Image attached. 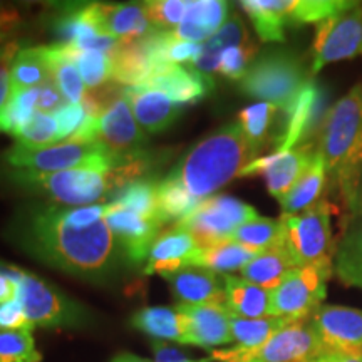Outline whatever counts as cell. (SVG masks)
Returning a JSON list of instances; mask_svg holds the SVG:
<instances>
[{
    "instance_id": "33",
    "label": "cell",
    "mask_w": 362,
    "mask_h": 362,
    "mask_svg": "<svg viewBox=\"0 0 362 362\" xmlns=\"http://www.w3.org/2000/svg\"><path fill=\"white\" fill-rule=\"evenodd\" d=\"M248 44L253 42L247 33V27L243 24L242 17L237 12H232L218 33L203 44V54L200 61L194 64V69L206 76L216 74L218 72L220 56L223 54V51L230 47H238V45Z\"/></svg>"
},
{
    "instance_id": "23",
    "label": "cell",
    "mask_w": 362,
    "mask_h": 362,
    "mask_svg": "<svg viewBox=\"0 0 362 362\" xmlns=\"http://www.w3.org/2000/svg\"><path fill=\"white\" fill-rule=\"evenodd\" d=\"M148 88L161 90L171 101L183 106V104L200 103L215 88L211 76L203 74L194 67H183L173 64L166 67L165 71L151 76L146 84Z\"/></svg>"
},
{
    "instance_id": "25",
    "label": "cell",
    "mask_w": 362,
    "mask_h": 362,
    "mask_svg": "<svg viewBox=\"0 0 362 362\" xmlns=\"http://www.w3.org/2000/svg\"><path fill=\"white\" fill-rule=\"evenodd\" d=\"M230 4L221 0H197L189 2L181 24L173 30V35L180 40L194 44H205L223 27L230 17Z\"/></svg>"
},
{
    "instance_id": "49",
    "label": "cell",
    "mask_w": 362,
    "mask_h": 362,
    "mask_svg": "<svg viewBox=\"0 0 362 362\" xmlns=\"http://www.w3.org/2000/svg\"><path fill=\"white\" fill-rule=\"evenodd\" d=\"M21 302L12 300L0 305V330H33Z\"/></svg>"
},
{
    "instance_id": "21",
    "label": "cell",
    "mask_w": 362,
    "mask_h": 362,
    "mask_svg": "<svg viewBox=\"0 0 362 362\" xmlns=\"http://www.w3.org/2000/svg\"><path fill=\"white\" fill-rule=\"evenodd\" d=\"M181 305L225 304V277L205 267H187L161 275Z\"/></svg>"
},
{
    "instance_id": "7",
    "label": "cell",
    "mask_w": 362,
    "mask_h": 362,
    "mask_svg": "<svg viewBox=\"0 0 362 362\" xmlns=\"http://www.w3.org/2000/svg\"><path fill=\"white\" fill-rule=\"evenodd\" d=\"M17 284V300L33 327L72 329L89 322V314L83 305L37 275L19 269Z\"/></svg>"
},
{
    "instance_id": "34",
    "label": "cell",
    "mask_w": 362,
    "mask_h": 362,
    "mask_svg": "<svg viewBox=\"0 0 362 362\" xmlns=\"http://www.w3.org/2000/svg\"><path fill=\"white\" fill-rule=\"evenodd\" d=\"M107 205L121 210L133 211L149 220H158V181L155 178H144L131 181L123 189H119L111 203ZM161 223V221H160Z\"/></svg>"
},
{
    "instance_id": "5",
    "label": "cell",
    "mask_w": 362,
    "mask_h": 362,
    "mask_svg": "<svg viewBox=\"0 0 362 362\" xmlns=\"http://www.w3.org/2000/svg\"><path fill=\"white\" fill-rule=\"evenodd\" d=\"M309 74L304 62L292 52L269 51L255 57L240 81V89L247 96L285 111L310 83Z\"/></svg>"
},
{
    "instance_id": "22",
    "label": "cell",
    "mask_w": 362,
    "mask_h": 362,
    "mask_svg": "<svg viewBox=\"0 0 362 362\" xmlns=\"http://www.w3.org/2000/svg\"><path fill=\"white\" fill-rule=\"evenodd\" d=\"M151 35L141 39H121L119 44L107 54L112 66V81L124 88L146 84L155 74Z\"/></svg>"
},
{
    "instance_id": "52",
    "label": "cell",
    "mask_w": 362,
    "mask_h": 362,
    "mask_svg": "<svg viewBox=\"0 0 362 362\" xmlns=\"http://www.w3.org/2000/svg\"><path fill=\"white\" fill-rule=\"evenodd\" d=\"M153 351H155V362H181L188 359L185 352L166 341H153Z\"/></svg>"
},
{
    "instance_id": "43",
    "label": "cell",
    "mask_w": 362,
    "mask_h": 362,
    "mask_svg": "<svg viewBox=\"0 0 362 362\" xmlns=\"http://www.w3.org/2000/svg\"><path fill=\"white\" fill-rule=\"evenodd\" d=\"M148 19L156 30H175L187 13L188 0H153L144 4Z\"/></svg>"
},
{
    "instance_id": "47",
    "label": "cell",
    "mask_w": 362,
    "mask_h": 362,
    "mask_svg": "<svg viewBox=\"0 0 362 362\" xmlns=\"http://www.w3.org/2000/svg\"><path fill=\"white\" fill-rule=\"evenodd\" d=\"M203 54V44H194L188 42V40H180L173 35V30L170 33L168 42H166L165 47V56L166 61L170 64H185V62H189V64H197L200 61Z\"/></svg>"
},
{
    "instance_id": "17",
    "label": "cell",
    "mask_w": 362,
    "mask_h": 362,
    "mask_svg": "<svg viewBox=\"0 0 362 362\" xmlns=\"http://www.w3.org/2000/svg\"><path fill=\"white\" fill-rule=\"evenodd\" d=\"M84 17L99 34L116 39H141L156 33L144 4H84Z\"/></svg>"
},
{
    "instance_id": "44",
    "label": "cell",
    "mask_w": 362,
    "mask_h": 362,
    "mask_svg": "<svg viewBox=\"0 0 362 362\" xmlns=\"http://www.w3.org/2000/svg\"><path fill=\"white\" fill-rule=\"evenodd\" d=\"M257 52H259V47L255 44L226 49L220 56L218 74L233 81H242L243 76L247 74L248 67L255 61Z\"/></svg>"
},
{
    "instance_id": "9",
    "label": "cell",
    "mask_w": 362,
    "mask_h": 362,
    "mask_svg": "<svg viewBox=\"0 0 362 362\" xmlns=\"http://www.w3.org/2000/svg\"><path fill=\"white\" fill-rule=\"evenodd\" d=\"M362 56V2H354L330 19L315 25L310 74L325 66Z\"/></svg>"
},
{
    "instance_id": "11",
    "label": "cell",
    "mask_w": 362,
    "mask_h": 362,
    "mask_svg": "<svg viewBox=\"0 0 362 362\" xmlns=\"http://www.w3.org/2000/svg\"><path fill=\"white\" fill-rule=\"evenodd\" d=\"M107 149L101 143H71L64 141L54 144V146L29 149L13 143L4 153V161L7 168L12 170H25L37 171V173H54V171H62L76 168L83 163L93 160Z\"/></svg>"
},
{
    "instance_id": "24",
    "label": "cell",
    "mask_w": 362,
    "mask_h": 362,
    "mask_svg": "<svg viewBox=\"0 0 362 362\" xmlns=\"http://www.w3.org/2000/svg\"><path fill=\"white\" fill-rule=\"evenodd\" d=\"M124 94L138 124L151 134L166 131L181 115V106L171 101L165 93L148 86L126 88Z\"/></svg>"
},
{
    "instance_id": "46",
    "label": "cell",
    "mask_w": 362,
    "mask_h": 362,
    "mask_svg": "<svg viewBox=\"0 0 362 362\" xmlns=\"http://www.w3.org/2000/svg\"><path fill=\"white\" fill-rule=\"evenodd\" d=\"M21 51L19 42L17 40H7L6 44L0 47V133H2L4 117H6L7 107L12 99V62L16 59L17 52Z\"/></svg>"
},
{
    "instance_id": "3",
    "label": "cell",
    "mask_w": 362,
    "mask_h": 362,
    "mask_svg": "<svg viewBox=\"0 0 362 362\" xmlns=\"http://www.w3.org/2000/svg\"><path fill=\"white\" fill-rule=\"evenodd\" d=\"M257 158L259 149L248 141L240 124L230 123L189 148L170 176L202 203L233 178H240Z\"/></svg>"
},
{
    "instance_id": "41",
    "label": "cell",
    "mask_w": 362,
    "mask_h": 362,
    "mask_svg": "<svg viewBox=\"0 0 362 362\" xmlns=\"http://www.w3.org/2000/svg\"><path fill=\"white\" fill-rule=\"evenodd\" d=\"M74 64L78 67L83 83L89 89L101 88L112 81L111 59L101 51H78L74 52Z\"/></svg>"
},
{
    "instance_id": "55",
    "label": "cell",
    "mask_w": 362,
    "mask_h": 362,
    "mask_svg": "<svg viewBox=\"0 0 362 362\" xmlns=\"http://www.w3.org/2000/svg\"><path fill=\"white\" fill-rule=\"evenodd\" d=\"M111 362H153V361L144 359V357H139L136 354H129V352H121V354H117Z\"/></svg>"
},
{
    "instance_id": "38",
    "label": "cell",
    "mask_w": 362,
    "mask_h": 362,
    "mask_svg": "<svg viewBox=\"0 0 362 362\" xmlns=\"http://www.w3.org/2000/svg\"><path fill=\"white\" fill-rule=\"evenodd\" d=\"M279 107L269 103H257L240 111L238 124L253 146L260 151L265 144L267 134L270 126L274 123V117L277 115Z\"/></svg>"
},
{
    "instance_id": "12",
    "label": "cell",
    "mask_w": 362,
    "mask_h": 362,
    "mask_svg": "<svg viewBox=\"0 0 362 362\" xmlns=\"http://www.w3.org/2000/svg\"><path fill=\"white\" fill-rule=\"evenodd\" d=\"M324 351L312 320L304 319L285 325L240 362H310Z\"/></svg>"
},
{
    "instance_id": "36",
    "label": "cell",
    "mask_w": 362,
    "mask_h": 362,
    "mask_svg": "<svg viewBox=\"0 0 362 362\" xmlns=\"http://www.w3.org/2000/svg\"><path fill=\"white\" fill-rule=\"evenodd\" d=\"M257 255L259 253L230 238L203 248L202 267L214 270L218 275H228L237 270L242 272Z\"/></svg>"
},
{
    "instance_id": "53",
    "label": "cell",
    "mask_w": 362,
    "mask_h": 362,
    "mask_svg": "<svg viewBox=\"0 0 362 362\" xmlns=\"http://www.w3.org/2000/svg\"><path fill=\"white\" fill-rule=\"evenodd\" d=\"M310 362H362V354H347L339 351H324Z\"/></svg>"
},
{
    "instance_id": "48",
    "label": "cell",
    "mask_w": 362,
    "mask_h": 362,
    "mask_svg": "<svg viewBox=\"0 0 362 362\" xmlns=\"http://www.w3.org/2000/svg\"><path fill=\"white\" fill-rule=\"evenodd\" d=\"M56 119L59 126V134H57V144L64 143L71 138L76 131L79 129V126L83 124L86 119V111L83 104L78 103H67L56 112Z\"/></svg>"
},
{
    "instance_id": "27",
    "label": "cell",
    "mask_w": 362,
    "mask_h": 362,
    "mask_svg": "<svg viewBox=\"0 0 362 362\" xmlns=\"http://www.w3.org/2000/svg\"><path fill=\"white\" fill-rule=\"evenodd\" d=\"M225 277V305L242 319L272 317V292L242 277Z\"/></svg>"
},
{
    "instance_id": "26",
    "label": "cell",
    "mask_w": 362,
    "mask_h": 362,
    "mask_svg": "<svg viewBox=\"0 0 362 362\" xmlns=\"http://www.w3.org/2000/svg\"><path fill=\"white\" fill-rule=\"evenodd\" d=\"M240 7L250 17L262 42H285V33L293 27V0H243Z\"/></svg>"
},
{
    "instance_id": "28",
    "label": "cell",
    "mask_w": 362,
    "mask_h": 362,
    "mask_svg": "<svg viewBox=\"0 0 362 362\" xmlns=\"http://www.w3.org/2000/svg\"><path fill=\"white\" fill-rule=\"evenodd\" d=\"M293 269H297L296 262L292 260L291 253L282 242L279 245L269 248V250L259 253V255L242 270V279L248 282L264 287L267 291H275L284 279Z\"/></svg>"
},
{
    "instance_id": "29",
    "label": "cell",
    "mask_w": 362,
    "mask_h": 362,
    "mask_svg": "<svg viewBox=\"0 0 362 362\" xmlns=\"http://www.w3.org/2000/svg\"><path fill=\"white\" fill-rule=\"evenodd\" d=\"M131 327L151 336L155 341H173L187 344L183 317L176 307H143L134 312Z\"/></svg>"
},
{
    "instance_id": "15",
    "label": "cell",
    "mask_w": 362,
    "mask_h": 362,
    "mask_svg": "<svg viewBox=\"0 0 362 362\" xmlns=\"http://www.w3.org/2000/svg\"><path fill=\"white\" fill-rule=\"evenodd\" d=\"M325 351L362 354V310L344 305H320L310 317Z\"/></svg>"
},
{
    "instance_id": "57",
    "label": "cell",
    "mask_w": 362,
    "mask_h": 362,
    "mask_svg": "<svg viewBox=\"0 0 362 362\" xmlns=\"http://www.w3.org/2000/svg\"><path fill=\"white\" fill-rule=\"evenodd\" d=\"M181 362H202V361H193V359H185V361H181Z\"/></svg>"
},
{
    "instance_id": "14",
    "label": "cell",
    "mask_w": 362,
    "mask_h": 362,
    "mask_svg": "<svg viewBox=\"0 0 362 362\" xmlns=\"http://www.w3.org/2000/svg\"><path fill=\"white\" fill-rule=\"evenodd\" d=\"M99 143L121 160H133L146 153L148 136L139 128L126 94L99 119Z\"/></svg>"
},
{
    "instance_id": "31",
    "label": "cell",
    "mask_w": 362,
    "mask_h": 362,
    "mask_svg": "<svg viewBox=\"0 0 362 362\" xmlns=\"http://www.w3.org/2000/svg\"><path fill=\"white\" fill-rule=\"evenodd\" d=\"M12 93L35 89L54 79L47 45L22 47L12 62Z\"/></svg>"
},
{
    "instance_id": "30",
    "label": "cell",
    "mask_w": 362,
    "mask_h": 362,
    "mask_svg": "<svg viewBox=\"0 0 362 362\" xmlns=\"http://www.w3.org/2000/svg\"><path fill=\"white\" fill-rule=\"evenodd\" d=\"M327 185V171H325L322 158L315 151L314 160L310 166L305 170V173L297 180L285 197L280 200L284 215H296L309 210L322 200L324 188Z\"/></svg>"
},
{
    "instance_id": "6",
    "label": "cell",
    "mask_w": 362,
    "mask_h": 362,
    "mask_svg": "<svg viewBox=\"0 0 362 362\" xmlns=\"http://www.w3.org/2000/svg\"><path fill=\"white\" fill-rule=\"evenodd\" d=\"M330 215L332 208L322 198L302 214H282L280 216L284 226L282 243L297 267L317 265L334 270L336 248H334Z\"/></svg>"
},
{
    "instance_id": "39",
    "label": "cell",
    "mask_w": 362,
    "mask_h": 362,
    "mask_svg": "<svg viewBox=\"0 0 362 362\" xmlns=\"http://www.w3.org/2000/svg\"><path fill=\"white\" fill-rule=\"evenodd\" d=\"M33 330H0V362H40Z\"/></svg>"
},
{
    "instance_id": "40",
    "label": "cell",
    "mask_w": 362,
    "mask_h": 362,
    "mask_svg": "<svg viewBox=\"0 0 362 362\" xmlns=\"http://www.w3.org/2000/svg\"><path fill=\"white\" fill-rule=\"evenodd\" d=\"M37 96L39 88L35 89H25L13 93L11 104H8L6 117H4L2 133L12 134L17 138L22 131L27 128V124L33 121V117L37 112Z\"/></svg>"
},
{
    "instance_id": "42",
    "label": "cell",
    "mask_w": 362,
    "mask_h": 362,
    "mask_svg": "<svg viewBox=\"0 0 362 362\" xmlns=\"http://www.w3.org/2000/svg\"><path fill=\"white\" fill-rule=\"evenodd\" d=\"M59 126L56 115L35 112L27 128L16 138V143L29 149H40L57 144Z\"/></svg>"
},
{
    "instance_id": "54",
    "label": "cell",
    "mask_w": 362,
    "mask_h": 362,
    "mask_svg": "<svg viewBox=\"0 0 362 362\" xmlns=\"http://www.w3.org/2000/svg\"><path fill=\"white\" fill-rule=\"evenodd\" d=\"M346 205L351 210L352 216H362V170L359 178H357L354 192H352L351 197L346 200Z\"/></svg>"
},
{
    "instance_id": "19",
    "label": "cell",
    "mask_w": 362,
    "mask_h": 362,
    "mask_svg": "<svg viewBox=\"0 0 362 362\" xmlns=\"http://www.w3.org/2000/svg\"><path fill=\"white\" fill-rule=\"evenodd\" d=\"M203 247L188 230L175 225L158 235L149 250L144 275L171 274L187 267H202Z\"/></svg>"
},
{
    "instance_id": "35",
    "label": "cell",
    "mask_w": 362,
    "mask_h": 362,
    "mask_svg": "<svg viewBox=\"0 0 362 362\" xmlns=\"http://www.w3.org/2000/svg\"><path fill=\"white\" fill-rule=\"evenodd\" d=\"M200 202L189 197L181 185L168 175L158 183V218L161 225H178L197 210Z\"/></svg>"
},
{
    "instance_id": "20",
    "label": "cell",
    "mask_w": 362,
    "mask_h": 362,
    "mask_svg": "<svg viewBox=\"0 0 362 362\" xmlns=\"http://www.w3.org/2000/svg\"><path fill=\"white\" fill-rule=\"evenodd\" d=\"M104 221L110 226L117 247L123 250L126 260L131 265H139L148 259L149 250L163 226L158 220L144 218L133 211L112 208L110 205H107Z\"/></svg>"
},
{
    "instance_id": "58",
    "label": "cell",
    "mask_w": 362,
    "mask_h": 362,
    "mask_svg": "<svg viewBox=\"0 0 362 362\" xmlns=\"http://www.w3.org/2000/svg\"><path fill=\"white\" fill-rule=\"evenodd\" d=\"M202 362H214L211 359H202Z\"/></svg>"
},
{
    "instance_id": "4",
    "label": "cell",
    "mask_w": 362,
    "mask_h": 362,
    "mask_svg": "<svg viewBox=\"0 0 362 362\" xmlns=\"http://www.w3.org/2000/svg\"><path fill=\"white\" fill-rule=\"evenodd\" d=\"M317 153L322 158L327 178L337 185L346 202L362 170V83L325 112Z\"/></svg>"
},
{
    "instance_id": "2",
    "label": "cell",
    "mask_w": 362,
    "mask_h": 362,
    "mask_svg": "<svg viewBox=\"0 0 362 362\" xmlns=\"http://www.w3.org/2000/svg\"><path fill=\"white\" fill-rule=\"evenodd\" d=\"M7 176L13 183L42 192L61 205L89 206L101 205L106 198L112 200L126 185L141 178V168L138 163L106 151L76 168L54 173L7 168Z\"/></svg>"
},
{
    "instance_id": "16",
    "label": "cell",
    "mask_w": 362,
    "mask_h": 362,
    "mask_svg": "<svg viewBox=\"0 0 362 362\" xmlns=\"http://www.w3.org/2000/svg\"><path fill=\"white\" fill-rule=\"evenodd\" d=\"M183 317L185 336L189 346L202 349L233 344L232 337V312L225 304L203 305H175Z\"/></svg>"
},
{
    "instance_id": "56",
    "label": "cell",
    "mask_w": 362,
    "mask_h": 362,
    "mask_svg": "<svg viewBox=\"0 0 362 362\" xmlns=\"http://www.w3.org/2000/svg\"><path fill=\"white\" fill-rule=\"evenodd\" d=\"M7 37L8 35L6 34V33H2V30H0V47H2L4 44H6V40H7Z\"/></svg>"
},
{
    "instance_id": "45",
    "label": "cell",
    "mask_w": 362,
    "mask_h": 362,
    "mask_svg": "<svg viewBox=\"0 0 362 362\" xmlns=\"http://www.w3.org/2000/svg\"><path fill=\"white\" fill-rule=\"evenodd\" d=\"M124 89V86L117 84L115 81H110V83L101 86V88L86 89L83 101H81L86 115L90 117H96V119H101L104 112L110 110L112 104L123 96Z\"/></svg>"
},
{
    "instance_id": "50",
    "label": "cell",
    "mask_w": 362,
    "mask_h": 362,
    "mask_svg": "<svg viewBox=\"0 0 362 362\" xmlns=\"http://www.w3.org/2000/svg\"><path fill=\"white\" fill-rule=\"evenodd\" d=\"M64 106V96H62L61 89L56 84V81H49L39 88L37 96V112L42 115H56V112Z\"/></svg>"
},
{
    "instance_id": "51",
    "label": "cell",
    "mask_w": 362,
    "mask_h": 362,
    "mask_svg": "<svg viewBox=\"0 0 362 362\" xmlns=\"http://www.w3.org/2000/svg\"><path fill=\"white\" fill-rule=\"evenodd\" d=\"M17 274H19L17 267L0 264V305L17 298V291H19Z\"/></svg>"
},
{
    "instance_id": "8",
    "label": "cell",
    "mask_w": 362,
    "mask_h": 362,
    "mask_svg": "<svg viewBox=\"0 0 362 362\" xmlns=\"http://www.w3.org/2000/svg\"><path fill=\"white\" fill-rule=\"evenodd\" d=\"M334 270L307 265L293 269L275 291H272V317L296 322L310 319L327 296V280Z\"/></svg>"
},
{
    "instance_id": "32",
    "label": "cell",
    "mask_w": 362,
    "mask_h": 362,
    "mask_svg": "<svg viewBox=\"0 0 362 362\" xmlns=\"http://www.w3.org/2000/svg\"><path fill=\"white\" fill-rule=\"evenodd\" d=\"M334 272L344 285L362 288V216H352L334 257Z\"/></svg>"
},
{
    "instance_id": "1",
    "label": "cell",
    "mask_w": 362,
    "mask_h": 362,
    "mask_svg": "<svg viewBox=\"0 0 362 362\" xmlns=\"http://www.w3.org/2000/svg\"><path fill=\"white\" fill-rule=\"evenodd\" d=\"M7 235L34 259L90 282L110 279L119 264V247L106 221L72 225L59 206L22 208L8 225Z\"/></svg>"
},
{
    "instance_id": "37",
    "label": "cell",
    "mask_w": 362,
    "mask_h": 362,
    "mask_svg": "<svg viewBox=\"0 0 362 362\" xmlns=\"http://www.w3.org/2000/svg\"><path fill=\"white\" fill-rule=\"evenodd\" d=\"M284 238L282 221L274 218H264L257 216L242 226H238L237 232L233 233L232 240L240 245L250 248V250L262 253L269 248L279 245Z\"/></svg>"
},
{
    "instance_id": "18",
    "label": "cell",
    "mask_w": 362,
    "mask_h": 362,
    "mask_svg": "<svg viewBox=\"0 0 362 362\" xmlns=\"http://www.w3.org/2000/svg\"><path fill=\"white\" fill-rule=\"evenodd\" d=\"M325 94L322 88L310 81L302 89L288 110H285V128L280 134L277 151H291L310 143L309 138L320 129L325 111Z\"/></svg>"
},
{
    "instance_id": "13",
    "label": "cell",
    "mask_w": 362,
    "mask_h": 362,
    "mask_svg": "<svg viewBox=\"0 0 362 362\" xmlns=\"http://www.w3.org/2000/svg\"><path fill=\"white\" fill-rule=\"evenodd\" d=\"M315 151L317 148L314 144L307 143L291 151H277L274 155L259 156L240 176L264 175L269 193L280 202L309 168Z\"/></svg>"
},
{
    "instance_id": "10",
    "label": "cell",
    "mask_w": 362,
    "mask_h": 362,
    "mask_svg": "<svg viewBox=\"0 0 362 362\" xmlns=\"http://www.w3.org/2000/svg\"><path fill=\"white\" fill-rule=\"evenodd\" d=\"M257 216H259V211L248 203H243L230 194H214L203 200L197 210L178 225L188 230L205 248L230 240L238 226Z\"/></svg>"
},
{
    "instance_id": "59",
    "label": "cell",
    "mask_w": 362,
    "mask_h": 362,
    "mask_svg": "<svg viewBox=\"0 0 362 362\" xmlns=\"http://www.w3.org/2000/svg\"><path fill=\"white\" fill-rule=\"evenodd\" d=\"M250 362H253V361H250Z\"/></svg>"
}]
</instances>
